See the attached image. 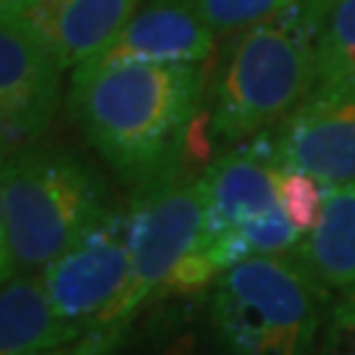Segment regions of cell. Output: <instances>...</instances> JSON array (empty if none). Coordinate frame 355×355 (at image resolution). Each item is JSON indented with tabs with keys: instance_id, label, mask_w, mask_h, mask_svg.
<instances>
[{
	"instance_id": "obj_10",
	"label": "cell",
	"mask_w": 355,
	"mask_h": 355,
	"mask_svg": "<svg viewBox=\"0 0 355 355\" xmlns=\"http://www.w3.org/2000/svg\"><path fill=\"white\" fill-rule=\"evenodd\" d=\"M218 35L187 0H148L87 64H208Z\"/></svg>"
},
{
	"instance_id": "obj_4",
	"label": "cell",
	"mask_w": 355,
	"mask_h": 355,
	"mask_svg": "<svg viewBox=\"0 0 355 355\" xmlns=\"http://www.w3.org/2000/svg\"><path fill=\"white\" fill-rule=\"evenodd\" d=\"M205 308L221 355H313L331 305L324 284L290 253L224 268L205 292Z\"/></svg>"
},
{
	"instance_id": "obj_9",
	"label": "cell",
	"mask_w": 355,
	"mask_h": 355,
	"mask_svg": "<svg viewBox=\"0 0 355 355\" xmlns=\"http://www.w3.org/2000/svg\"><path fill=\"white\" fill-rule=\"evenodd\" d=\"M282 161L274 132L229 145L203 168L205 245L279 208Z\"/></svg>"
},
{
	"instance_id": "obj_20",
	"label": "cell",
	"mask_w": 355,
	"mask_h": 355,
	"mask_svg": "<svg viewBox=\"0 0 355 355\" xmlns=\"http://www.w3.org/2000/svg\"><path fill=\"white\" fill-rule=\"evenodd\" d=\"M3 164H6V153L0 150V282L6 279V216H3Z\"/></svg>"
},
{
	"instance_id": "obj_1",
	"label": "cell",
	"mask_w": 355,
	"mask_h": 355,
	"mask_svg": "<svg viewBox=\"0 0 355 355\" xmlns=\"http://www.w3.org/2000/svg\"><path fill=\"white\" fill-rule=\"evenodd\" d=\"M205 64H82L66 108L116 182L137 192L208 158Z\"/></svg>"
},
{
	"instance_id": "obj_2",
	"label": "cell",
	"mask_w": 355,
	"mask_h": 355,
	"mask_svg": "<svg viewBox=\"0 0 355 355\" xmlns=\"http://www.w3.org/2000/svg\"><path fill=\"white\" fill-rule=\"evenodd\" d=\"M329 0H303L227 35L208 61V137L221 150L274 132L308 98Z\"/></svg>"
},
{
	"instance_id": "obj_12",
	"label": "cell",
	"mask_w": 355,
	"mask_h": 355,
	"mask_svg": "<svg viewBox=\"0 0 355 355\" xmlns=\"http://www.w3.org/2000/svg\"><path fill=\"white\" fill-rule=\"evenodd\" d=\"M79 340L55 313L40 274L0 282V355H51Z\"/></svg>"
},
{
	"instance_id": "obj_21",
	"label": "cell",
	"mask_w": 355,
	"mask_h": 355,
	"mask_svg": "<svg viewBox=\"0 0 355 355\" xmlns=\"http://www.w3.org/2000/svg\"><path fill=\"white\" fill-rule=\"evenodd\" d=\"M35 0H0V19H16L24 16V11Z\"/></svg>"
},
{
	"instance_id": "obj_15",
	"label": "cell",
	"mask_w": 355,
	"mask_h": 355,
	"mask_svg": "<svg viewBox=\"0 0 355 355\" xmlns=\"http://www.w3.org/2000/svg\"><path fill=\"white\" fill-rule=\"evenodd\" d=\"M216 35L227 37L266 21L303 0H187Z\"/></svg>"
},
{
	"instance_id": "obj_7",
	"label": "cell",
	"mask_w": 355,
	"mask_h": 355,
	"mask_svg": "<svg viewBox=\"0 0 355 355\" xmlns=\"http://www.w3.org/2000/svg\"><path fill=\"white\" fill-rule=\"evenodd\" d=\"M64 69L21 16L0 19V150L37 142L51 127Z\"/></svg>"
},
{
	"instance_id": "obj_13",
	"label": "cell",
	"mask_w": 355,
	"mask_h": 355,
	"mask_svg": "<svg viewBox=\"0 0 355 355\" xmlns=\"http://www.w3.org/2000/svg\"><path fill=\"white\" fill-rule=\"evenodd\" d=\"M297 255L327 292L355 287V184H327L321 214Z\"/></svg>"
},
{
	"instance_id": "obj_18",
	"label": "cell",
	"mask_w": 355,
	"mask_h": 355,
	"mask_svg": "<svg viewBox=\"0 0 355 355\" xmlns=\"http://www.w3.org/2000/svg\"><path fill=\"white\" fill-rule=\"evenodd\" d=\"M142 355H200V350H198V340L190 329H179L155 340Z\"/></svg>"
},
{
	"instance_id": "obj_11",
	"label": "cell",
	"mask_w": 355,
	"mask_h": 355,
	"mask_svg": "<svg viewBox=\"0 0 355 355\" xmlns=\"http://www.w3.org/2000/svg\"><path fill=\"white\" fill-rule=\"evenodd\" d=\"M145 0H35L26 24L48 42L64 71L92 61L127 26Z\"/></svg>"
},
{
	"instance_id": "obj_8",
	"label": "cell",
	"mask_w": 355,
	"mask_h": 355,
	"mask_svg": "<svg viewBox=\"0 0 355 355\" xmlns=\"http://www.w3.org/2000/svg\"><path fill=\"white\" fill-rule=\"evenodd\" d=\"M284 168L318 184H355V82H316L274 129Z\"/></svg>"
},
{
	"instance_id": "obj_16",
	"label": "cell",
	"mask_w": 355,
	"mask_h": 355,
	"mask_svg": "<svg viewBox=\"0 0 355 355\" xmlns=\"http://www.w3.org/2000/svg\"><path fill=\"white\" fill-rule=\"evenodd\" d=\"M321 195H324V184H318L313 177H308L303 171H295V168H282L279 203L305 234L318 221Z\"/></svg>"
},
{
	"instance_id": "obj_19",
	"label": "cell",
	"mask_w": 355,
	"mask_h": 355,
	"mask_svg": "<svg viewBox=\"0 0 355 355\" xmlns=\"http://www.w3.org/2000/svg\"><path fill=\"white\" fill-rule=\"evenodd\" d=\"M51 355H119V350L105 345L98 337H92V334H82L79 340H74L71 345H66V347H61V350H55Z\"/></svg>"
},
{
	"instance_id": "obj_14",
	"label": "cell",
	"mask_w": 355,
	"mask_h": 355,
	"mask_svg": "<svg viewBox=\"0 0 355 355\" xmlns=\"http://www.w3.org/2000/svg\"><path fill=\"white\" fill-rule=\"evenodd\" d=\"M316 82H355V0L327 3Z\"/></svg>"
},
{
	"instance_id": "obj_22",
	"label": "cell",
	"mask_w": 355,
	"mask_h": 355,
	"mask_svg": "<svg viewBox=\"0 0 355 355\" xmlns=\"http://www.w3.org/2000/svg\"><path fill=\"white\" fill-rule=\"evenodd\" d=\"M337 300H343V303H347V305H355V287L343 292V295H337Z\"/></svg>"
},
{
	"instance_id": "obj_17",
	"label": "cell",
	"mask_w": 355,
	"mask_h": 355,
	"mask_svg": "<svg viewBox=\"0 0 355 355\" xmlns=\"http://www.w3.org/2000/svg\"><path fill=\"white\" fill-rule=\"evenodd\" d=\"M318 355H355V305L343 300L331 303Z\"/></svg>"
},
{
	"instance_id": "obj_6",
	"label": "cell",
	"mask_w": 355,
	"mask_h": 355,
	"mask_svg": "<svg viewBox=\"0 0 355 355\" xmlns=\"http://www.w3.org/2000/svg\"><path fill=\"white\" fill-rule=\"evenodd\" d=\"M132 274V218L114 205L45 271L42 287L55 313L82 337L114 321Z\"/></svg>"
},
{
	"instance_id": "obj_3",
	"label": "cell",
	"mask_w": 355,
	"mask_h": 355,
	"mask_svg": "<svg viewBox=\"0 0 355 355\" xmlns=\"http://www.w3.org/2000/svg\"><path fill=\"white\" fill-rule=\"evenodd\" d=\"M111 208L101 171L74 148L37 140L6 155V279L45 271Z\"/></svg>"
},
{
	"instance_id": "obj_5",
	"label": "cell",
	"mask_w": 355,
	"mask_h": 355,
	"mask_svg": "<svg viewBox=\"0 0 355 355\" xmlns=\"http://www.w3.org/2000/svg\"><path fill=\"white\" fill-rule=\"evenodd\" d=\"M203 174V171H200ZM195 171H182L132 192V274L114 321L101 331H87L121 347L132 324L161 295L205 234V190Z\"/></svg>"
}]
</instances>
